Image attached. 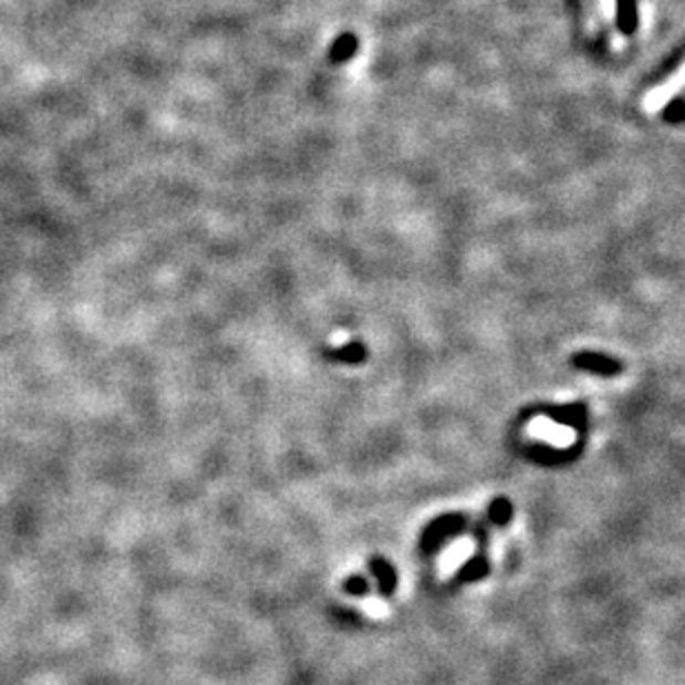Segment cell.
<instances>
[{
    "instance_id": "5b68a950",
    "label": "cell",
    "mask_w": 685,
    "mask_h": 685,
    "mask_svg": "<svg viewBox=\"0 0 685 685\" xmlns=\"http://www.w3.org/2000/svg\"><path fill=\"white\" fill-rule=\"evenodd\" d=\"M490 565L486 561V557L477 554L475 559H470L461 570H459V581L461 583H475V581H481L486 574H488Z\"/></svg>"
},
{
    "instance_id": "7a4b0ae2",
    "label": "cell",
    "mask_w": 685,
    "mask_h": 685,
    "mask_svg": "<svg viewBox=\"0 0 685 685\" xmlns=\"http://www.w3.org/2000/svg\"><path fill=\"white\" fill-rule=\"evenodd\" d=\"M685 87V63L658 87H654L647 98H645V110L647 112H658L661 107H665L681 90Z\"/></svg>"
},
{
    "instance_id": "277c9868",
    "label": "cell",
    "mask_w": 685,
    "mask_h": 685,
    "mask_svg": "<svg viewBox=\"0 0 685 685\" xmlns=\"http://www.w3.org/2000/svg\"><path fill=\"white\" fill-rule=\"evenodd\" d=\"M574 363L579 367H585V370H592V372H601V374H614L619 372V363H614L612 359H605V356H599V354H579L574 359Z\"/></svg>"
},
{
    "instance_id": "3957f363",
    "label": "cell",
    "mask_w": 685,
    "mask_h": 685,
    "mask_svg": "<svg viewBox=\"0 0 685 685\" xmlns=\"http://www.w3.org/2000/svg\"><path fill=\"white\" fill-rule=\"evenodd\" d=\"M374 581H376V590L383 599H390L394 592H396V585H398V574H396V568L383 559V557H374L370 559L367 563Z\"/></svg>"
},
{
    "instance_id": "ba28073f",
    "label": "cell",
    "mask_w": 685,
    "mask_h": 685,
    "mask_svg": "<svg viewBox=\"0 0 685 685\" xmlns=\"http://www.w3.org/2000/svg\"><path fill=\"white\" fill-rule=\"evenodd\" d=\"M510 517H512V506L506 499L495 501L490 506V521H495L497 526H506L510 521Z\"/></svg>"
},
{
    "instance_id": "52a82bcc",
    "label": "cell",
    "mask_w": 685,
    "mask_h": 685,
    "mask_svg": "<svg viewBox=\"0 0 685 685\" xmlns=\"http://www.w3.org/2000/svg\"><path fill=\"white\" fill-rule=\"evenodd\" d=\"M334 356L345 361V363H361L365 359V347L361 343H350V345L336 350Z\"/></svg>"
},
{
    "instance_id": "9c48e42d",
    "label": "cell",
    "mask_w": 685,
    "mask_h": 685,
    "mask_svg": "<svg viewBox=\"0 0 685 685\" xmlns=\"http://www.w3.org/2000/svg\"><path fill=\"white\" fill-rule=\"evenodd\" d=\"M603 3V14L610 19V17H614V8H616V0H601Z\"/></svg>"
},
{
    "instance_id": "8992f818",
    "label": "cell",
    "mask_w": 685,
    "mask_h": 685,
    "mask_svg": "<svg viewBox=\"0 0 685 685\" xmlns=\"http://www.w3.org/2000/svg\"><path fill=\"white\" fill-rule=\"evenodd\" d=\"M343 592L350 596H367L372 592V585L363 574H352L343 581Z\"/></svg>"
},
{
    "instance_id": "6da1fadb",
    "label": "cell",
    "mask_w": 685,
    "mask_h": 685,
    "mask_svg": "<svg viewBox=\"0 0 685 685\" xmlns=\"http://www.w3.org/2000/svg\"><path fill=\"white\" fill-rule=\"evenodd\" d=\"M464 528H466V523H464L461 517H440V519H436L432 526L425 528V532L421 537L423 552L438 550L445 539L459 534Z\"/></svg>"
}]
</instances>
